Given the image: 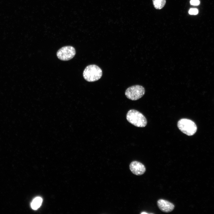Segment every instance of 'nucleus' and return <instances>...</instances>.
<instances>
[{
  "label": "nucleus",
  "mask_w": 214,
  "mask_h": 214,
  "mask_svg": "<svg viewBox=\"0 0 214 214\" xmlns=\"http://www.w3.org/2000/svg\"><path fill=\"white\" fill-rule=\"evenodd\" d=\"M102 75V70L95 64H91L87 66L83 72L84 79L89 82L98 80L101 77Z\"/></svg>",
  "instance_id": "1"
},
{
  "label": "nucleus",
  "mask_w": 214,
  "mask_h": 214,
  "mask_svg": "<svg viewBox=\"0 0 214 214\" xmlns=\"http://www.w3.org/2000/svg\"><path fill=\"white\" fill-rule=\"evenodd\" d=\"M126 119L130 123L138 127H144L147 123L144 116L139 111L134 109L129 110L126 114Z\"/></svg>",
  "instance_id": "2"
},
{
  "label": "nucleus",
  "mask_w": 214,
  "mask_h": 214,
  "mask_svg": "<svg viewBox=\"0 0 214 214\" xmlns=\"http://www.w3.org/2000/svg\"><path fill=\"white\" fill-rule=\"evenodd\" d=\"M177 125L182 132L189 136L193 135L197 130V128L195 123L188 119H181L178 121Z\"/></svg>",
  "instance_id": "3"
},
{
  "label": "nucleus",
  "mask_w": 214,
  "mask_h": 214,
  "mask_svg": "<svg viewBox=\"0 0 214 214\" xmlns=\"http://www.w3.org/2000/svg\"><path fill=\"white\" fill-rule=\"evenodd\" d=\"M145 93V90L143 86L136 85L128 88L125 90V95L128 99L136 100L141 98Z\"/></svg>",
  "instance_id": "4"
},
{
  "label": "nucleus",
  "mask_w": 214,
  "mask_h": 214,
  "mask_svg": "<svg viewBox=\"0 0 214 214\" xmlns=\"http://www.w3.org/2000/svg\"><path fill=\"white\" fill-rule=\"evenodd\" d=\"M75 54L74 48L71 46H66L59 49L56 53V56L60 60L66 61L72 59Z\"/></svg>",
  "instance_id": "5"
},
{
  "label": "nucleus",
  "mask_w": 214,
  "mask_h": 214,
  "mask_svg": "<svg viewBox=\"0 0 214 214\" xmlns=\"http://www.w3.org/2000/svg\"><path fill=\"white\" fill-rule=\"evenodd\" d=\"M130 169L133 174L137 175L143 174L146 171V168L144 165L141 162L136 161H133L130 163Z\"/></svg>",
  "instance_id": "6"
},
{
  "label": "nucleus",
  "mask_w": 214,
  "mask_h": 214,
  "mask_svg": "<svg viewBox=\"0 0 214 214\" xmlns=\"http://www.w3.org/2000/svg\"><path fill=\"white\" fill-rule=\"evenodd\" d=\"M157 205L159 209L162 212L169 213L174 209V204L168 201L163 199H159L157 202Z\"/></svg>",
  "instance_id": "7"
},
{
  "label": "nucleus",
  "mask_w": 214,
  "mask_h": 214,
  "mask_svg": "<svg viewBox=\"0 0 214 214\" xmlns=\"http://www.w3.org/2000/svg\"><path fill=\"white\" fill-rule=\"evenodd\" d=\"M43 201L42 199L40 197L35 198L32 201L31 206L32 208L34 210L38 209L41 205Z\"/></svg>",
  "instance_id": "8"
},
{
  "label": "nucleus",
  "mask_w": 214,
  "mask_h": 214,
  "mask_svg": "<svg viewBox=\"0 0 214 214\" xmlns=\"http://www.w3.org/2000/svg\"><path fill=\"white\" fill-rule=\"evenodd\" d=\"M154 7L157 9H161L165 6L166 0H152Z\"/></svg>",
  "instance_id": "9"
},
{
  "label": "nucleus",
  "mask_w": 214,
  "mask_h": 214,
  "mask_svg": "<svg viewBox=\"0 0 214 214\" xmlns=\"http://www.w3.org/2000/svg\"><path fill=\"white\" fill-rule=\"evenodd\" d=\"M188 12L190 15H196L198 13V11L196 8H191L189 10Z\"/></svg>",
  "instance_id": "10"
},
{
  "label": "nucleus",
  "mask_w": 214,
  "mask_h": 214,
  "mask_svg": "<svg viewBox=\"0 0 214 214\" xmlns=\"http://www.w3.org/2000/svg\"><path fill=\"white\" fill-rule=\"evenodd\" d=\"M190 3L192 5L197 6L200 4V1L199 0H191Z\"/></svg>",
  "instance_id": "11"
},
{
  "label": "nucleus",
  "mask_w": 214,
  "mask_h": 214,
  "mask_svg": "<svg viewBox=\"0 0 214 214\" xmlns=\"http://www.w3.org/2000/svg\"><path fill=\"white\" fill-rule=\"evenodd\" d=\"M144 213L147 214L148 213H146V212H142L141 213V214H144Z\"/></svg>",
  "instance_id": "12"
}]
</instances>
